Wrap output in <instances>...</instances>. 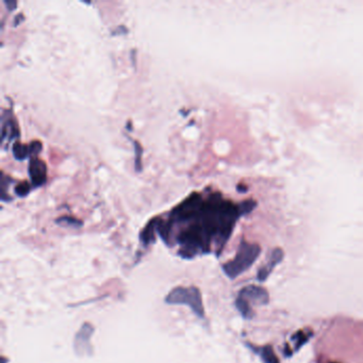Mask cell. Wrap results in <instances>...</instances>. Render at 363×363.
<instances>
[{"instance_id": "cell-1", "label": "cell", "mask_w": 363, "mask_h": 363, "mask_svg": "<svg viewBox=\"0 0 363 363\" xmlns=\"http://www.w3.org/2000/svg\"><path fill=\"white\" fill-rule=\"evenodd\" d=\"M240 213H243L241 209L222 200L220 195H212L208 200H202L200 194H192L170 213L168 225H188L170 238L168 245L177 244L178 254L184 259L210 254L213 245L218 254L232 232Z\"/></svg>"}, {"instance_id": "cell-2", "label": "cell", "mask_w": 363, "mask_h": 363, "mask_svg": "<svg viewBox=\"0 0 363 363\" xmlns=\"http://www.w3.org/2000/svg\"><path fill=\"white\" fill-rule=\"evenodd\" d=\"M259 254L260 248L258 245L242 242L238 247L236 258L225 263L222 266V270L229 278L234 279L252 266Z\"/></svg>"}, {"instance_id": "cell-3", "label": "cell", "mask_w": 363, "mask_h": 363, "mask_svg": "<svg viewBox=\"0 0 363 363\" xmlns=\"http://www.w3.org/2000/svg\"><path fill=\"white\" fill-rule=\"evenodd\" d=\"M168 304H184L190 307L194 314L200 318H204V309L202 304V293L196 286H177L165 297Z\"/></svg>"}, {"instance_id": "cell-4", "label": "cell", "mask_w": 363, "mask_h": 363, "mask_svg": "<svg viewBox=\"0 0 363 363\" xmlns=\"http://www.w3.org/2000/svg\"><path fill=\"white\" fill-rule=\"evenodd\" d=\"M94 332V327L90 323H84L79 329L74 340V350L78 356H86L93 352L90 346V336Z\"/></svg>"}, {"instance_id": "cell-5", "label": "cell", "mask_w": 363, "mask_h": 363, "mask_svg": "<svg viewBox=\"0 0 363 363\" xmlns=\"http://www.w3.org/2000/svg\"><path fill=\"white\" fill-rule=\"evenodd\" d=\"M238 300L244 302L250 307V304H266L268 302V294L261 286H248L241 290Z\"/></svg>"}, {"instance_id": "cell-6", "label": "cell", "mask_w": 363, "mask_h": 363, "mask_svg": "<svg viewBox=\"0 0 363 363\" xmlns=\"http://www.w3.org/2000/svg\"><path fill=\"white\" fill-rule=\"evenodd\" d=\"M28 172L32 184L34 186H43L46 182L47 178V168L44 161L40 160L36 156H32L29 162Z\"/></svg>"}, {"instance_id": "cell-7", "label": "cell", "mask_w": 363, "mask_h": 363, "mask_svg": "<svg viewBox=\"0 0 363 363\" xmlns=\"http://www.w3.org/2000/svg\"><path fill=\"white\" fill-rule=\"evenodd\" d=\"M282 256H284V254H282V252L280 250H273V252H272V254H270V260H268V264H266V266H264L259 270L258 279L260 280V282H264V280H266L268 277V275L270 274V272L273 270V268L277 266V264L280 261H282Z\"/></svg>"}, {"instance_id": "cell-8", "label": "cell", "mask_w": 363, "mask_h": 363, "mask_svg": "<svg viewBox=\"0 0 363 363\" xmlns=\"http://www.w3.org/2000/svg\"><path fill=\"white\" fill-rule=\"evenodd\" d=\"M158 222L159 218H154L143 229L140 238L144 246H148L156 241V234H158Z\"/></svg>"}, {"instance_id": "cell-9", "label": "cell", "mask_w": 363, "mask_h": 363, "mask_svg": "<svg viewBox=\"0 0 363 363\" xmlns=\"http://www.w3.org/2000/svg\"><path fill=\"white\" fill-rule=\"evenodd\" d=\"M13 154H14V158L18 159L20 161H22L27 158V156L30 154V152H29V146H26L24 145L20 142H16L14 145H13Z\"/></svg>"}, {"instance_id": "cell-10", "label": "cell", "mask_w": 363, "mask_h": 363, "mask_svg": "<svg viewBox=\"0 0 363 363\" xmlns=\"http://www.w3.org/2000/svg\"><path fill=\"white\" fill-rule=\"evenodd\" d=\"M261 357L266 361V363H278V359L270 346H266V348H263L261 350Z\"/></svg>"}, {"instance_id": "cell-11", "label": "cell", "mask_w": 363, "mask_h": 363, "mask_svg": "<svg viewBox=\"0 0 363 363\" xmlns=\"http://www.w3.org/2000/svg\"><path fill=\"white\" fill-rule=\"evenodd\" d=\"M56 222L60 225H65V226H72V227H80L82 225V222L76 218H70V216H63L56 220Z\"/></svg>"}, {"instance_id": "cell-12", "label": "cell", "mask_w": 363, "mask_h": 363, "mask_svg": "<svg viewBox=\"0 0 363 363\" xmlns=\"http://www.w3.org/2000/svg\"><path fill=\"white\" fill-rule=\"evenodd\" d=\"M30 192V186L26 181H22V182L18 184L15 188V193L20 197L26 196Z\"/></svg>"}, {"instance_id": "cell-13", "label": "cell", "mask_w": 363, "mask_h": 363, "mask_svg": "<svg viewBox=\"0 0 363 363\" xmlns=\"http://www.w3.org/2000/svg\"><path fill=\"white\" fill-rule=\"evenodd\" d=\"M309 338H310V334H306L302 332L293 336V341L295 340V342H296V348H300L302 344H304L308 341Z\"/></svg>"}, {"instance_id": "cell-14", "label": "cell", "mask_w": 363, "mask_h": 363, "mask_svg": "<svg viewBox=\"0 0 363 363\" xmlns=\"http://www.w3.org/2000/svg\"><path fill=\"white\" fill-rule=\"evenodd\" d=\"M134 148H136V156H138V158L136 159V170H138V172L141 170V156H142V148L140 146L138 143L134 142Z\"/></svg>"}, {"instance_id": "cell-15", "label": "cell", "mask_w": 363, "mask_h": 363, "mask_svg": "<svg viewBox=\"0 0 363 363\" xmlns=\"http://www.w3.org/2000/svg\"><path fill=\"white\" fill-rule=\"evenodd\" d=\"M40 150H42V144H40V142H38V141L32 142L29 145V152L32 156H36V154L38 152H40Z\"/></svg>"}, {"instance_id": "cell-16", "label": "cell", "mask_w": 363, "mask_h": 363, "mask_svg": "<svg viewBox=\"0 0 363 363\" xmlns=\"http://www.w3.org/2000/svg\"><path fill=\"white\" fill-rule=\"evenodd\" d=\"M4 4L6 6V9L10 10V11H13L16 9V6H18V2H15V0H4Z\"/></svg>"}, {"instance_id": "cell-17", "label": "cell", "mask_w": 363, "mask_h": 363, "mask_svg": "<svg viewBox=\"0 0 363 363\" xmlns=\"http://www.w3.org/2000/svg\"><path fill=\"white\" fill-rule=\"evenodd\" d=\"M332 363H336V362H332Z\"/></svg>"}]
</instances>
